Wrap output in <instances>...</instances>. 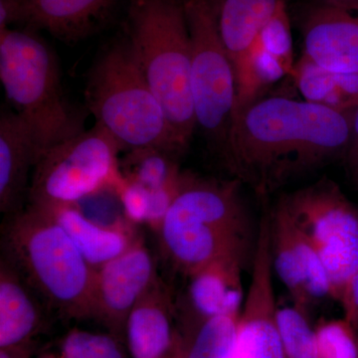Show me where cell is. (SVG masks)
<instances>
[{
  "label": "cell",
  "instance_id": "obj_1",
  "mask_svg": "<svg viewBox=\"0 0 358 358\" xmlns=\"http://www.w3.org/2000/svg\"><path fill=\"white\" fill-rule=\"evenodd\" d=\"M352 113L285 96H263L234 117L221 162L257 196L348 154Z\"/></svg>",
  "mask_w": 358,
  "mask_h": 358
},
{
  "label": "cell",
  "instance_id": "obj_7",
  "mask_svg": "<svg viewBox=\"0 0 358 358\" xmlns=\"http://www.w3.org/2000/svg\"><path fill=\"white\" fill-rule=\"evenodd\" d=\"M185 6L192 38L195 122L221 160L236 113L234 68L219 35L217 8L205 0H185Z\"/></svg>",
  "mask_w": 358,
  "mask_h": 358
},
{
  "label": "cell",
  "instance_id": "obj_18",
  "mask_svg": "<svg viewBox=\"0 0 358 358\" xmlns=\"http://www.w3.org/2000/svg\"><path fill=\"white\" fill-rule=\"evenodd\" d=\"M115 0H26L28 23L65 43L86 38L110 13Z\"/></svg>",
  "mask_w": 358,
  "mask_h": 358
},
{
  "label": "cell",
  "instance_id": "obj_17",
  "mask_svg": "<svg viewBox=\"0 0 358 358\" xmlns=\"http://www.w3.org/2000/svg\"><path fill=\"white\" fill-rule=\"evenodd\" d=\"M282 2L285 0H221L217 7L218 31L235 78Z\"/></svg>",
  "mask_w": 358,
  "mask_h": 358
},
{
  "label": "cell",
  "instance_id": "obj_22",
  "mask_svg": "<svg viewBox=\"0 0 358 358\" xmlns=\"http://www.w3.org/2000/svg\"><path fill=\"white\" fill-rule=\"evenodd\" d=\"M239 315L212 317L200 324L181 358H234Z\"/></svg>",
  "mask_w": 358,
  "mask_h": 358
},
{
  "label": "cell",
  "instance_id": "obj_29",
  "mask_svg": "<svg viewBox=\"0 0 358 358\" xmlns=\"http://www.w3.org/2000/svg\"><path fill=\"white\" fill-rule=\"evenodd\" d=\"M339 303L343 310V317L358 329V268L346 284Z\"/></svg>",
  "mask_w": 358,
  "mask_h": 358
},
{
  "label": "cell",
  "instance_id": "obj_31",
  "mask_svg": "<svg viewBox=\"0 0 358 358\" xmlns=\"http://www.w3.org/2000/svg\"><path fill=\"white\" fill-rule=\"evenodd\" d=\"M310 1L358 13V0H310Z\"/></svg>",
  "mask_w": 358,
  "mask_h": 358
},
{
  "label": "cell",
  "instance_id": "obj_32",
  "mask_svg": "<svg viewBox=\"0 0 358 358\" xmlns=\"http://www.w3.org/2000/svg\"><path fill=\"white\" fill-rule=\"evenodd\" d=\"M205 1L209 2L212 6H214L217 8L219 3H220L221 0H205Z\"/></svg>",
  "mask_w": 358,
  "mask_h": 358
},
{
  "label": "cell",
  "instance_id": "obj_6",
  "mask_svg": "<svg viewBox=\"0 0 358 358\" xmlns=\"http://www.w3.org/2000/svg\"><path fill=\"white\" fill-rule=\"evenodd\" d=\"M119 145L95 126L45 150L35 164L27 204L39 208L77 205L115 188L122 178Z\"/></svg>",
  "mask_w": 358,
  "mask_h": 358
},
{
  "label": "cell",
  "instance_id": "obj_8",
  "mask_svg": "<svg viewBox=\"0 0 358 358\" xmlns=\"http://www.w3.org/2000/svg\"><path fill=\"white\" fill-rule=\"evenodd\" d=\"M279 201L319 254L333 299L339 301L358 268L357 207L327 178L282 195Z\"/></svg>",
  "mask_w": 358,
  "mask_h": 358
},
{
  "label": "cell",
  "instance_id": "obj_3",
  "mask_svg": "<svg viewBox=\"0 0 358 358\" xmlns=\"http://www.w3.org/2000/svg\"><path fill=\"white\" fill-rule=\"evenodd\" d=\"M127 39L159 101L176 143L185 152L196 122L190 86L192 47L185 2L133 0Z\"/></svg>",
  "mask_w": 358,
  "mask_h": 358
},
{
  "label": "cell",
  "instance_id": "obj_26",
  "mask_svg": "<svg viewBox=\"0 0 358 358\" xmlns=\"http://www.w3.org/2000/svg\"><path fill=\"white\" fill-rule=\"evenodd\" d=\"M257 41L266 51L279 59L289 73L293 72V67H292L293 41H292L291 22L287 11L286 2H282L274 17L261 32Z\"/></svg>",
  "mask_w": 358,
  "mask_h": 358
},
{
  "label": "cell",
  "instance_id": "obj_20",
  "mask_svg": "<svg viewBox=\"0 0 358 358\" xmlns=\"http://www.w3.org/2000/svg\"><path fill=\"white\" fill-rule=\"evenodd\" d=\"M296 83L308 102L343 112L358 106V74L333 73L322 69L303 56L296 66Z\"/></svg>",
  "mask_w": 358,
  "mask_h": 358
},
{
  "label": "cell",
  "instance_id": "obj_30",
  "mask_svg": "<svg viewBox=\"0 0 358 358\" xmlns=\"http://www.w3.org/2000/svg\"><path fill=\"white\" fill-rule=\"evenodd\" d=\"M346 159L353 173L357 171L358 169V106L352 113V140L346 154Z\"/></svg>",
  "mask_w": 358,
  "mask_h": 358
},
{
  "label": "cell",
  "instance_id": "obj_10",
  "mask_svg": "<svg viewBox=\"0 0 358 358\" xmlns=\"http://www.w3.org/2000/svg\"><path fill=\"white\" fill-rule=\"evenodd\" d=\"M273 274L270 242L261 238L254 251L251 282L238 319L234 358H285Z\"/></svg>",
  "mask_w": 358,
  "mask_h": 358
},
{
  "label": "cell",
  "instance_id": "obj_16",
  "mask_svg": "<svg viewBox=\"0 0 358 358\" xmlns=\"http://www.w3.org/2000/svg\"><path fill=\"white\" fill-rule=\"evenodd\" d=\"M41 298L6 257L0 259V348H17L39 327Z\"/></svg>",
  "mask_w": 358,
  "mask_h": 358
},
{
  "label": "cell",
  "instance_id": "obj_25",
  "mask_svg": "<svg viewBox=\"0 0 358 358\" xmlns=\"http://www.w3.org/2000/svg\"><path fill=\"white\" fill-rule=\"evenodd\" d=\"M62 358H124L114 338L105 334L73 331L63 341Z\"/></svg>",
  "mask_w": 358,
  "mask_h": 358
},
{
  "label": "cell",
  "instance_id": "obj_13",
  "mask_svg": "<svg viewBox=\"0 0 358 358\" xmlns=\"http://www.w3.org/2000/svg\"><path fill=\"white\" fill-rule=\"evenodd\" d=\"M245 262L244 257H225L186 275L187 286L176 305L196 320L197 327L212 317L239 315L246 296L242 282Z\"/></svg>",
  "mask_w": 358,
  "mask_h": 358
},
{
  "label": "cell",
  "instance_id": "obj_15",
  "mask_svg": "<svg viewBox=\"0 0 358 358\" xmlns=\"http://www.w3.org/2000/svg\"><path fill=\"white\" fill-rule=\"evenodd\" d=\"M176 301L159 277L129 313L124 331L133 358H166L174 348Z\"/></svg>",
  "mask_w": 358,
  "mask_h": 358
},
{
  "label": "cell",
  "instance_id": "obj_2",
  "mask_svg": "<svg viewBox=\"0 0 358 358\" xmlns=\"http://www.w3.org/2000/svg\"><path fill=\"white\" fill-rule=\"evenodd\" d=\"M2 224V255L40 298L68 317H92L95 270L48 212L26 205Z\"/></svg>",
  "mask_w": 358,
  "mask_h": 358
},
{
  "label": "cell",
  "instance_id": "obj_12",
  "mask_svg": "<svg viewBox=\"0 0 358 358\" xmlns=\"http://www.w3.org/2000/svg\"><path fill=\"white\" fill-rule=\"evenodd\" d=\"M303 56L333 73L358 74V13L308 1L298 11Z\"/></svg>",
  "mask_w": 358,
  "mask_h": 358
},
{
  "label": "cell",
  "instance_id": "obj_19",
  "mask_svg": "<svg viewBox=\"0 0 358 358\" xmlns=\"http://www.w3.org/2000/svg\"><path fill=\"white\" fill-rule=\"evenodd\" d=\"M41 209L62 226L94 270L122 255L140 238L136 228L106 227L94 222L77 205Z\"/></svg>",
  "mask_w": 358,
  "mask_h": 358
},
{
  "label": "cell",
  "instance_id": "obj_5",
  "mask_svg": "<svg viewBox=\"0 0 358 358\" xmlns=\"http://www.w3.org/2000/svg\"><path fill=\"white\" fill-rule=\"evenodd\" d=\"M0 81L7 100L27 122L40 155L84 131L63 91L57 56L32 31H0Z\"/></svg>",
  "mask_w": 358,
  "mask_h": 358
},
{
  "label": "cell",
  "instance_id": "obj_11",
  "mask_svg": "<svg viewBox=\"0 0 358 358\" xmlns=\"http://www.w3.org/2000/svg\"><path fill=\"white\" fill-rule=\"evenodd\" d=\"M157 263L141 238L126 252L95 270L92 317L124 329L129 313L155 284Z\"/></svg>",
  "mask_w": 358,
  "mask_h": 358
},
{
  "label": "cell",
  "instance_id": "obj_23",
  "mask_svg": "<svg viewBox=\"0 0 358 358\" xmlns=\"http://www.w3.org/2000/svg\"><path fill=\"white\" fill-rule=\"evenodd\" d=\"M278 326L285 358H317L315 329L308 308L293 303L278 308Z\"/></svg>",
  "mask_w": 358,
  "mask_h": 358
},
{
  "label": "cell",
  "instance_id": "obj_9",
  "mask_svg": "<svg viewBox=\"0 0 358 358\" xmlns=\"http://www.w3.org/2000/svg\"><path fill=\"white\" fill-rule=\"evenodd\" d=\"M267 216L273 268L293 303L308 308L317 301L333 298L331 282L319 254L280 201Z\"/></svg>",
  "mask_w": 358,
  "mask_h": 358
},
{
  "label": "cell",
  "instance_id": "obj_4",
  "mask_svg": "<svg viewBox=\"0 0 358 358\" xmlns=\"http://www.w3.org/2000/svg\"><path fill=\"white\" fill-rule=\"evenodd\" d=\"M85 98L96 124L114 138L121 152L160 148L182 154L127 37L110 44L96 59Z\"/></svg>",
  "mask_w": 358,
  "mask_h": 358
},
{
  "label": "cell",
  "instance_id": "obj_14",
  "mask_svg": "<svg viewBox=\"0 0 358 358\" xmlns=\"http://www.w3.org/2000/svg\"><path fill=\"white\" fill-rule=\"evenodd\" d=\"M40 150L31 129L15 110L0 113V211L6 216L27 204L33 169Z\"/></svg>",
  "mask_w": 358,
  "mask_h": 358
},
{
  "label": "cell",
  "instance_id": "obj_24",
  "mask_svg": "<svg viewBox=\"0 0 358 358\" xmlns=\"http://www.w3.org/2000/svg\"><path fill=\"white\" fill-rule=\"evenodd\" d=\"M315 329L317 358H358L357 329L345 317L322 320Z\"/></svg>",
  "mask_w": 358,
  "mask_h": 358
},
{
  "label": "cell",
  "instance_id": "obj_28",
  "mask_svg": "<svg viewBox=\"0 0 358 358\" xmlns=\"http://www.w3.org/2000/svg\"><path fill=\"white\" fill-rule=\"evenodd\" d=\"M18 23H28L26 0H0V31Z\"/></svg>",
  "mask_w": 358,
  "mask_h": 358
},
{
  "label": "cell",
  "instance_id": "obj_27",
  "mask_svg": "<svg viewBox=\"0 0 358 358\" xmlns=\"http://www.w3.org/2000/svg\"><path fill=\"white\" fill-rule=\"evenodd\" d=\"M115 190L121 201L127 220L134 226L147 223L150 210V189L122 176Z\"/></svg>",
  "mask_w": 358,
  "mask_h": 358
},
{
  "label": "cell",
  "instance_id": "obj_21",
  "mask_svg": "<svg viewBox=\"0 0 358 358\" xmlns=\"http://www.w3.org/2000/svg\"><path fill=\"white\" fill-rule=\"evenodd\" d=\"M179 155L160 148L129 150L120 160L122 176L150 190L173 185L180 178Z\"/></svg>",
  "mask_w": 358,
  "mask_h": 358
}]
</instances>
